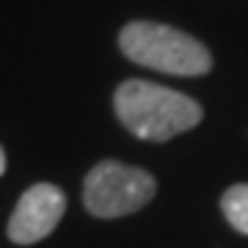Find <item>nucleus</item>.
Segmentation results:
<instances>
[{"mask_svg": "<svg viewBox=\"0 0 248 248\" xmlns=\"http://www.w3.org/2000/svg\"><path fill=\"white\" fill-rule=\"evenodd\" d=\"M113 105L124 127L143 141H169L202 122V108L196 99L146 80L122 83Z\"/></svg>", "mask_w": 248, "mask_h": 248, "instance_id": "1", "label": "nucleus"}, {"mask_svg": "<svg viewBox=\"0 0 248 248\" xmlns=\"http://www.w3.org/2000/svg\"><path fill=\"white\" fill-rule=\"evenodd\" d=\"M119 45L130 61L166 75H204L213 69L210 50L171 25L130 22L119 36Z\"/></svg>", "mask_w": 248, "mask_h": 248, "instance_id": "2", "label": "nucleus"}, {"mask_svg": "<svg viewBox=\"0 0 248 248\" xmlns=\"http://www.w3.org/2000/svg\"><path fill=\"white\" fill-rule=\"evenodd\" d=\"M155 179L143 169L105 160L89 171L83 182V202L97 218H122L146 207L155 199Z\"/></svg>", "mask_w": 248, "mask_h": 248, "instance_id": "3", "label": "nucleus"}, {"mask_svg": "<svg viewBox=\"0 0 248 248\" xmlns=\"http://www.w3.org/2000/svg\"><path fill=\"white\" fill-rule=\"evenodd\" d=\"M66 210V196L55 185H33L28 187L22 199L17 202L9 221V237L17 246H31L45 240L50 232L58 226Z\"/></svg>", "mask_w": 248, "mask_h": 248, "instance_id": "4", "label": "nucleus"}, {"mask_svg": "<svg viewBox=\"0 0 248 248\" xmlns=\"http://www.w3.org/2000/svg\"><path fill=\"white\" fill-rule=\"evenodd\" d=\"M221 210L234 229L248 234V185H232L221 199Z\"/></svg>", "mask_w": 248, "mask_h": 248, "instance_id": "5", "label": "nucleus"}, {"mask_svg": "<svg viewBox=\"0 0 248 248\" xmlns=\"http://www.w3.org/2000/svg\"><path fill=\"white\" fill-rule=\"evenodd\" d=\"M6 171V155H3V149H0V174Z\"/></svg>", "mask_w": 248, "mask_h": 248, "instance_id": "6", "label": "nucleus"}]
</instances>
